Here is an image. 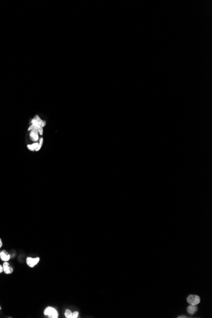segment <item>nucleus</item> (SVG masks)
<instances>
[{
  "instance_id": "obj_1",
  "label": "nucleus",
  "mask_w": 212,
  "mask_h": 318,
  "mask_svg": "<svg viewBox=\"0 0 212 318\" xmlns=\"http://www.w3.org/2000/svg\"><path fill=\"white\" fill-rule=\"evenodd\" d=\"M45 125H46V121L41 120V119L38 115H36L31 120V125L29 127L28 130L31 131L32 129L35 128L38 130L39 134L42 135L43 133V128Z\"/></svg>"
},
{
  "instance_id": "obj_2",
  "label": "nucleus",
  "mask_w": 212,
  "mask_h": 318,
  "mask_svg": "<svg viewBox=\"0 0 212 318\" xmlns=\"http://www.w3.org/2000/svg\"><path fill=\"white\" fill-rule=\"evenodd\" d=\"M43 314L45 316H48L49 318H58L59 314L56 308L52 306H48L45 309Z\"/></svg>"
},
{
  "instance_id": "obj_3",
  "label": "nucleus",
  "mask_w": 212,
  "mask_h": 318,
  "mask_svg": "<svg viewBox=\"0 0 212 318\" xmlns=\"http://www.w3.org/2000/svg\"><path fill=\"white\" fill-rule=\"evenodd\" d=\"M39 261H40V258L38 257L35 258L28 257L26 258L27 265L31 268L35 267L39 262Z\"/></svg>"
},
{
  "instance_id": "obj_4",
  "label": "nucleus",
  "mask_w": 212,
  "mask_h": 318,
  "mask_svg": "<svg viewBox=\"0 0 212 318\" xmlns=\"http://www.w3.org/2000/svg\"><path fill=\"white\" fill-rule=\"evenodd\" d=\"M187 302L191 305H196L200 302V298L197 295H190L187 298Z\"/></svg>"
},
{
  "instance_id": "obj_5",
  "label": "nucleus",
  "mask_w": 212,
  "mask_h": 318,
  "mask_svg": "<svg viewBox=\"0 0 212 318\" xmlns=\"http://www.w3.org/2000/svg\"><path fill=\"white\" fill-rule=\"evenodd\" d=\"M3 272L5 274H10L13 273V268L8 262H4L3 264Z\"/></svg>"
},
{
  "instance_id": "obj_6",
  "label": "nucleus",
  "mask_w": 212,
  "mask_h": 318,
  "mask_svg": "<svg viewBox=\"0 0 212 318\" xmlns=\"http://www.w3.org/2000/svg\"><path fill=\"white\" fill-rule=\"evenodd\" d=\"M30 138L31 139V140H33V142H37L39 140V133L38 130H36L35 128H33L31 130V132H30Z\"/></svg>"
},
{
  "instance_id": "obj_7",
  "label": "nucleus",
  "mask_w": 212,
  "mask_h": 318,
  "mask_svg": "<svg viewBox=\"0 0 212 318\" xmlns=\"http://www.w3.org/2000/svg\"><path fill=\"white\" fill-rule=\"evenodd\" d=\"M11 256L8 254L6 250H2L0 252V258L3 262H8L10 260Z\"/></svg>"
},
{
  "instance_id": "obj_8",
  "label": "nucleus",
  "mask_w": 212,
  "mask_h": 318,
  "mask_svg": "<svg viewBox=\"0 0 212 318\" xmlns=\"http://www.w3.org/2000/svg\"><path fill=\"white\" fill-rule=\"evenodd\" d=\"M197 311V307L195 305H191L187 307V311L190 314H194Z\"/></svg>"
},
{
  "instance_id": "obj_9",
  "label": "nucleus",
  "mask_w": 212,
  "mask_h": 318,
  "mask_svg": "<svg viewBox=\"0 0 212 318\" xmlns=\"http://www.w3.org/2000/svg\"><path fill=\"white\" fill-rule=\"evenodd\" d=\"M38 146H39V143L35 142L33 144L28 145L27 147L28 149H29L30 150H31V151H35V150H36V149H38Z\"/></svg>"
},
{
  "instance_id": "obj_10",
  "label": "nucleus",
  "mask_w": 212,
  "mask_h": 318,
  "mask_svg": "<svg viewBox=\"0 0 212 318\" xmlns=\"http://www.w3.org/2000/svg\"><path fill=\"white\" fill-rule=\"evenodd\" d=\"M64 316L66 318H72V312L70 311L69 309H66V311H65Z\"/></svg>"
},
{
  "instance_id": "obj_11",
  "label": "nucleus",
  "mask_w": 212,
  "mask_h": 318,
  "mask_svg": "<svg viewBox=\"0 0 212 318\" xmlns=\"http://www.w3.org/2000/svg\"><path fill=\"white\" fill-rule=\"evenodd\" d=\"M43 138L41 137V138L40 139H39V146H38V149H36V151H38V150H40V149H41V147H42V145H43Z\"/></svg>"
},
{
  "instance_id": "obj_12",
  "label": "nucleus",
  "mask_w": 212,
  "mask_h": 318,
  "mask_svg": "<svg viewBox=\"0 0 212 318\" xmlns=\"http://www.w3.org/2000/svg\"><path fill=\"white\" fill-rule=\"evenodd\" d=\"M78 315H79V312L78 311H74V312H72V318H77L78 317Z\"/></svg>"
},
{
  "instance_id": "obj_13",
  "label": "nucleus",
  "mask_w": 212,
  "mask_h": 318,
  "mask_svg": "<svg viewBox=\"0 0 212 318\" xmlns=\"http://www.w3.org/2000/svg\"><path fill=\"white\" fill-rule=\"evenodd\" d=\"M3 272V265L0 264V274H1Z\"/></svg>"
},
{
  "instance_id": "obj_14",
  "label": "nucleus",
  "mask_w": 212,
  "mask_h": 318,
  "mask_svg": "<svg viewBox=\"0 0 212 318\" xmlns=\"http://www.w3.org/2000/svg\"><path fill=\"white\" fill-rule=\"evenodd\" d=\"M2 246H3V242H2L1 239V238H0V248H1Z\"/></svg>"
},
{
  "instance_id": "obj_15",
  "label": "nucleus",
  "mask_w": 212,
  "mask_h": 318,
  "mask_svg": "<svg viewBox=\"0 0 212 318\" xmlns=\"http://www.w3.org/2000/svg\"><path fill=\"white\" fill-rule=\"evenodd\" d=\"M1 307L0 306V311H1Z\"/></svg>"
}]
</instances>
